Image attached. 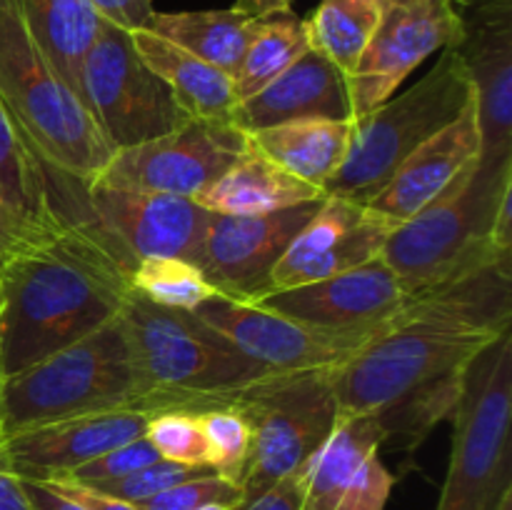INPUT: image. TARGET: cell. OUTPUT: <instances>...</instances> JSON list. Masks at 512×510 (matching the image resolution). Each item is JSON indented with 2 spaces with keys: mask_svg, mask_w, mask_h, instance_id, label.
I'll return each instance as SVG.
<instances>
[{
  "mask_svg": "<svg viewBox=\"0 0 512 510\" xmlns=\"http://www.w3.org/2000/svg\"><path fill=\"white\" fill-rule=\"evenodd\" d=\"M320 198H325L323 190L250 148L195 203L218 215H268Z\"/></svg>",
  "mask_w": 512,
  "mask_h": 510,
  "instance_id": "obj_24",
  "label": "cell"
},
{
  "mask_svg": "<svg viewBox=\"0 0 512 510\" xmlns=\"http://www.w3.org/2000/svg\"><path fill=\"white\" fill-rule=\"evenodd\" d=\"M205 443L210 450V468L220 478L240 485L250 453V425L235 405H215L198 410Z\"/></svg>",
  "mask_w": 512,
  "mask_h": 510,
  "instance_id": "obj_32",
  "label": "cell"
},
{
  "mask_svg": "<svg viewBox=\"0 0 512 510\" xmlns=\"http://www.w3.org/2000/svg\"><path fill=\"white\" fill-rule=\"evenodd\" d=\"M128 295V270L83 218L25 243L0 260L3 378L103 328Z\"/></svg>",
  "mask_w": 512,
  "mask_h": 510,
  "instance_id": "obj_1",
  "label": "cell"
},
{
  "mask_svg": "<svg viewBox=\"0 0 512 510\" xmlns=\"http://www.w3.org/2000/svg\"><path fill=\"white\" fill-rule=\"evenodd\" d=\"M130 38L140 58L168 83L190 118L230 120L238 100L228 73L145 28L133 30Z\"/></svg>",
  "mask_w": 512,
  "mask_h": 510,
  "instance_id": "obj_26",
  "label": "cell"
},
{
  "mask_svg": "<svg viewBox=\"0 0 512 510\" xmlns=\"http://www.w3.org/2000/svg\"><path fill=\"white\" fill-rule=\"evenodd\" d=\"M248 150V133L233 120L190 118L163 138L115 150L93 183L195 200Z\"/></svg>",
  "mask_w": 512,
  "mask_h": 510,
  "instance_id": "obj_12",
  "label": "cell"
},
{
  "mask_svg": "<svg viewBox=\"0 0 512 510\" xmlns=\"http://www.w3.org/2000/svg\"><path fill=\"white\" fill-rule=\"evenodd\" d=\"M0 103L55 173L88 185L115 148L30 35L15 0H0Z\"/></svg>",
  "mask_w": 512,
  "mask_h": 510,
  "instance_id": "obj_5",
  "label": "cell"
},
{
  "mask_svg": "<svg viewBox=\"0 0 512 510\" xmlns=\"http://www.w3.org/2000/svg\"><path fill=\"white\" fill-rule=\"evenodd\" d=\"M475 103L473 83L450 48L440 50L433 70L370 113L353 118L348 155L325 185V195L368 203L393 178L405 158Z\"/></svg>",
  "mask_w": 512,
  "mask_h": 510,
  "instance_id": "obj_7",
  "label": "cell"
},
{
  "mask_svg": "<svg viewBox=\"0 0 512 510\" xmlns=\"http://www.w3.org/2000/svg\"><path fill=\"white\" fill-rule=\"evenodd\" d=\"M450 418L453 445L435 510H498L512 490V330L468 365Z\"/></svg>",
  "mask_w": 512,
  "mask_h": 510,
  "instance_id": "obj_8",
  "label": "cell"
},
{
  "mask_svg": "<svg viewBox=\"0 0 512 510\" xmlns=\"http://www.w3.org/2000/svg\"><path fill=\"white\" fill-rule=\"evenodd\" d=\"M253 23V15L238 8L183 10V13H153L145 30L170 40L233 78L253 33Z\"/></svg>",
  "mask_w": 512,
  "mask_h": 510,
  "instance_id": "obj_28",
  "label": "cell"
},
{
  "mask_svg": "<svg viewBox=\"0 0 512 510\" xmlns=\"http://www.w3.org/2000/svg\"><path fill=\"white\" fill-rule=\"evenodd\" d=\"M58 208L63 218H83L113 248L123 268L153 255L193 260L210 213L193 198L83 185L55 173Z\"/></svg>",
  "mask_w": 512,
  "mask_h": 510,
  "instance_id": "obj_11",
  "label": "cell"
},
{
  "mask_svg": "<svg viewBox=\"0 0 512 510\" xmlns=\"http://www.w3.org/2000/svg\"><path fill=\"white\" fill-rule=\"evenodd\" d=\"M205 505H228V508H238L240 485L230 483V480L220 478L215 470H210V473L195 475V478L183 480V483L173 485V488L143 500V503H138L135 508L138 510H198V508H205Z\"/></svg>",
  "mask_w": 512,
  "mask_h": 510,
  "instance_id": "obj_35",
  "label": "cell"
},
{
  "mask_svg": "<svg viewBox=\"0 0 512 510\" xmlns=\"http://www.w3.org/2000/svg\"><path fill=\"white\" fill-rule=\"evenodd\" d=\"M230 405L250 425L240 505H248L275 483L303 470L340 420L330 370L273 373L238 390Z\"/></svg>",
  "mask_w": 512,
  "mask_h": 510,
  "instance_id": "obj_9",
  "label": "cell"
},
{
  "mask_svg": "<svg viewBox=\"0 0 512 510\" xmlns=\"http://www.w3.org/2000/svg\"><path fill=\"white\" fill-rule=\"evenodd\" d=\"M30 240H38V238H30V235L25 233V230L20 228V225L15 223L3 208H0V260L8 258L10 253L23 248V245L30 243Z\"/></svg>",
  "mask_w": 512,
  "mask_h": 510,
  "instance_id": "obj_41",
  "label": "cell"
},
{
  "mask_svg": "<svg viewBox=\"0 0 512 510\" xmlns=\"http://www.w3.org/2000/svg\"><path fill=\"white\" fill-rule=\"evenodd\" d=\"M480 160V125L475 103L465 108L440 133L425 140L400 163L393 178L383 185L368 208L388 215L390 220H410L415 213L428 208L433 200L448 193L455 180Z\"/></svg>",
  "mask_w": 512,
  "mask_h": 510,
  "instance_id": "obj_21",
  "label": "cell"
},
{
  "mask_svg": "<svg viewBox=\"0 0 512 510\" xmlns=\"http://www.w3.org/2000/svg\"><path fill=\"white\" fill-rule=\"evenodd\" d=\"M380 10L383 0H320L305 20L310 48L350 75L378 25Z\"/></svg>",
  "mask_w": 512,
  "mask_h": 510,
  "instance_id": "obj_30",
  "label": "cell"
},
{
  "mask_svg": "<svg viewBox=\"0 0 512 510\" xmlns=\"http://www.w3.org/2000/svg\"><path fill=\"white\" fill-rule=\"evenodd\" d=\"M290 5H293V0H235L233 8L243 10V13L253 15V18H263V15L290 10Z\"/></svg>",
  "mask_w": 512,
  "mask_h": 510,
  "instance_id": "obj_43",
  "label": "cell"
},
{
  "mask_svg": "<svg viewBox=\"0 0 512 510\" xmlns=\"http://www.w3.org/2000/svg\"><path fill=\"white\" fill-rule=\"evenodd\" d=\"M30 35L78 95L80 65L100 28V15L88 0H15ZM80 98V95H78Z\"/></svg>",
  "mask_w": 512,
  "mask_h": 510,
  "instance_id": "obj_27",
  "label": "cell"
},
{
  "mask_svg": "<svg viewBox=\"0 0 512 510\" xmlns=\"http://www.w3.org/2000/svg\"><path fill=\"white\" fill-rule=\"evenodd\" d=\"M458 35L448 45L475 93L480 163L512 158V0H453Z\"/></svg>",
  "mask_w": 512,
  "mask_h": 510,
  "instance_id": "obj_15",
  "label": "cell"
},
{
  "mask_svg": "<svg viewBox=\"0 0 512 510\" xmlns=\"http://www.w3.org/2000/svg\"><path fill=\"white\" fill-rule=\"evenodd\" d=\"M375 415H343L303 468L305 510H385L395 478L380 460Z\"/></svg>",
  "mask_w": 512,
  "mask_h": 510,
  "instance_id": "obj_19",
  "label": "cell"
},
{
  "mask_svg": "<svg viewBox=\"0 0 512 510\" xmlns=\"http://www.w3.org/2000/svg\"><path fill=\"white\" fill-rule=\"evenodd\" d=\"M168 403H135L50 420L0 438V470L18 480H58L95 455L145 435L150 418Z\"/></svg>",
  "mask_w": 512,
  "mask_h": 510,
  "instance_id": "obj_17",
  "label": "cell"
},
{
  "mask_svg": "<svg viewBox=\"0 0 512 510\" xmlns=\"http://www.w3.org/2000/svg\"><path fill=\"white\" fill-rule=\"evenodd\" d=\"M78 95L115 150L150 143L188 123L173 90L135 50L130 30L100 20L80 65Z\"/></svg>",
  "mask_w": 512,
  "mask_h": 510,
  "instance_id": "obj_10",
  "label": "cell"
},
{
  "mask_svg": "<svg viewBox=\"0 0 512 510\" xmlns=\"http://www.w3.org/2000/svg\"><path fill=\"white\" fill-rule=\"evenodd\" d=\"M310 118L353 120L348 75L313 48L230 113L245 133Z\"/></svg>",
  "mask_w": 512,
  "mask_h": 510,
  "instance_id": "obj_22",
  "label": "cell"
},
{
  "mask_svg": "<svg viewBox=\"0 0 512 510\" xmlns=\"http://www.w3.org/2000/svg\"><path fill=\"white\" fill-rule=\"evenodd\" d=\"M498 510H512V490L508 495H505L503 500H500V505H498Z\"/></svg>",
  "mask_w": 512,
  "mask_h": 510,
  "instance_id": "obj_44",
  "label": "cell"
},
{
  "mask_svg": "<svg viewBox=\"0 0 512 510\" xmlns=\"http://www.w3.org/2000/svg\"><path fill=\"white\" fill-rule=\"evenodd\" d=\"M138 378L148 390L230 405L238 390L275 370L248 358L190 310H173L130 290L118 313Z\"/></svg>",
  "mask_w": 512,
  "mask_h": 510,
  "instance_id": "obj_6",
  "label": "cell"
},
{
  "mask_svg": "<svg viewBox=\"0 0 512 510\" xmlns=\"http://www.w3.org/2000/svg\"><path fill=\"white\" fill-rule=\"evenodd\" d=\"M128 278L133 293L163 308L193 313L208 300L220 298L218 290L203 278L193 260L175 258V255H153L138 260Z\"/></svg>",
  "mask_w": 512,
  "mask_h": 510,
  "instance_id": "obj_31",
  "label": "cell"
},
{
  "mask_svg": "<svg viewBox=\"0 0 512 510\" xmlns=\"http://www.w3.org/2000/svg\"><path fill=\"white\" fill-rule=\"evenodd\" d=\"M95 8V13L108 23L118 25L123 30H140L148 28L153 18V0H88Z\"/></svg>",
  "mask_w": 512,
  "mask_h": 510,
  "instance_id": "obj_37",
  "label": "cell"
},
{
  "mask_svg": "<svg viewBox=\"0 0 512 510\" xmlns=\"http://www.w3.org/2000/svg\"><path fill=\"white\" fill-rule=\"evenodd\" d=\"M0 510H33L20 490L18 478L0 470Z\"/></svg>",
  "mask_w": 512,
  "mask_h": 510,
  "instance_id": "obj_42",
  "label": "cell"
},
{
  "mask_svg": "<svg viewBox=\"0 0 512 510\" xmlns=\"http://www.w3.org/2000/svg\"><path fill=\"white\" fill-rule=\"evenodd\" d=\"M353 120L310 118L248 133L250 148L278 163L295 178L323 190L348 155Z\"/></svg>",
  "mask_w": 512,
  "mask_h": 510,
  "instance_id": "obj_25",
  "label": "cell"
},
{
  "mask_svg": "<svg viewBox=\"0 0 512 510\" xmlns=\"http://www.w3.org/2000/svg\"><path fill=\"white\" fill-rule=\"evenodd\" d=\"M398 220L365 203L325 195L318 213L290 240L270 273L268 295L353 270L378 258Z\"/></svg>",
  "mask_w": 512,
  "mask_h": 510,
  "instance_id": "obj_18",
  "label": "cell"
},
{
  "mask_svg": "<svg viewBox=\"0 0 512 510\" xmlns=\"http://www.w3.org/2000/svg\"><path fill=\"white\" fill-rule=\"evenodd\" d=\"M38 483L50 485L55 493H60L63 498L73 500V503H78L80 508H85V510H138L133 503L110 498V495L100 493V490L90 488V485L73 483V480H38Z\"/></svg>",
  "mask_w": 512,
  "mask_h": 510,
  "instance_id": "obj_39",
  "label": "cell"
},
{
  "mask_svg": "<svg viewBox=\"0 0 512 510\" xmlns=\"http://www.w3.org/2000/svg\"><path fill=\"white\" fill-rule=\"evenodd\" d=\"M145 438L153 443L160 458L180 465L210 468V450L205 443L198 410L175 408L153 415L145 428Z\"/></svg>",
  "mask_w": 512,
  "mask_h": 510,
  "instance_id": "obj_33",
  "label": "cell"
},
{
  "mask_svg": "<svg viewBox=\"0 0 512 510\" xmlns=\"http://www.w3.org/2000/svg\"><path fill=\"white\" fill-rule=\"evenodd\" d=\"M0 208L30 235L43 238L63 228L55 175L28 135L0 103Z\"/></svg>",
  "mask_w": 512,
  "mask_h": 510,
  "instance_id": "obj_23",
  "label": "cell"
},
{
  "mask_svg": "<svg viewBox=\"0 0 512 510\" xmlns=\"http://www.w3.org/2000/svg\"><path fill=\"white\" fill-rule=\"evenodd\" d=\"M205 325L275 373L330 370L363 348L388 323L370 328H318L280 315L258 303L213 298L193 310Z\"/></svg>",
  "mask_w": 512,
  "mask_h": 510,
  "instance_id": "obj_13",
  "label": "cell"
},
{
  "mask_svg": "<svg viewBox=\"0 0 512 510\" xmlns=\"http://www.w3.org/2000/svg\"><path fill=\"white\" fill-rule=\"evenodd\" d=\"M325 198L268 215L210 213L193 263L220 298L258 303L290 240L318 213Z\"/></svg>",
  "mask_w": 512,
  "mask_h": 510,
  "instance_id": "obj_14",
  "label": "cell"
},
{
  "mask_svg": "<svg viewBox=\"0 0 512 510\" xmlns=\"http://www.w3.org/2000/svg\"><path fill=\"white\" fill-rule=\"evenodd\" d=\"M135 403H168L188 410L210 408L198 398L145 388L133 365L123 323L115 318L68 348L3 378L0 438L50 420Z\"/></svg>",
  "mask_w": 512,
  "mask_h": 510,
  "instance_id": "obj_4",
  "label": "cell"
},
{
  "mask_svg": "<svg viewBox=\"0 0 512 510\" xmlns=\"http://www.w3.org/2000/svg\"><path fill=\"white\" fill-rule=\"evenodd\" d=\"M0 385H3V370H0Z\"/></svg>",
  "mask_w": 512,
  "mask_h": 510,
  "instance_id": "obj_46",
  "label": "cell"
},
{
  "mask_svg": "<svg viewBox=\"0 0 512 510\" xmlns=\"http://www.w3.org/2000/svg\"><path fill=\"white\" fill-rule=\"evenodd\" d=\"M198 510H235V508H228V505H205V508H198Z\"/></svg>",
  "mask_w": 512,
  "mask_h": 510,
  "instance_id": "obj_45",
  "label": "cell"
},
{
  "mask_svg": "<svg viewBox=\"0 0 512 510\" xmlns=\"http://www.w3.org/2000/svg\"><path fill=\"white\" fill-rule=\"evenodd\" d=\"M235 510H305L303 470L288 475L270 490H265L260 498L250 500L248 505H240Z\"/></svg>",
  "mask_w": 512,
  "mask_h": 510,
  "instance_id": "obj_38",
  "label": "cell"
},
{
  "mask_svg": "<svg viewBox=\"0 0 512 510\" xmlns=\"http://www.w3.org/2000/svg\"><path fill=\"white\" fill-rule=\"evenodd\" d=\"M310 50L305 20L293 10L255 18L243 60L233 73L235 100H248Z\"/></svg>",
  "mask_w": 512,
  "mask_h": 510,
  "instance_id": "obj_29",
  "label": "cell"
},
{
  "mask_svg": "<svg viewBox=\"0 0 512 510\" xmlns=\"http://www.w3.org/2000/svg\"><path fill=\"white\" fill-rule=\"evenodd\" d=\"M500 335L440 318L413 295L390 325L330 368L340 418L383 413L420 395L458 400L468 365Z\"/></svg>",
  "mask_w": 512,
  "mask_h": 510,
  "instance_id": "obj_2",
  "label": "cell"
},
{
  "mask_svg": "<svg viewBox=\"0 0 512 510\" xmlns=\"http://www.w3.org/2000/svg\"><path fill=\"white\" fill-rule=\"evenodd\" d=\"M410 298L413 295L408 293L398 273L378 255L333 278L265 295L258 305L300 323L348 330L388 323Z\"/></svg>",
  "mask_w": 512,
  "mask_h": 510,
  "instance_id": "obj_20",
  "label": "cell"
},
{
  "mask_svg": "<svg viewBox=\"0 0 512 510\" xmlns=\"http://www.w3.org/2000/svg\"><path fill=\"white\" fill-rule=\"evenodd\" d=\"M213 468H198V465H180L173 460H155V463L145 465V468L133 470V473L123 475L115 480H103L90 488L100 490V493L110 495V498L125 500V503H143V500L153 498V495L163 493V490L173 488V485L183 483V480L195 478V475L210 473Z\"/></svg>",
  "mask_w": 512,
  "mask_h": 510,
  "instance_id": "obj_34",
  "label": "cell"
},
{
  "mask_svg": "<svg viewBox=\"0 0 512 510\" xmlns=\"http://www.w3.org/2000/svg\"><path fill=\"white\" fill-rule=\"evenodd\" d=\"M18 483H20V490H23L25 500H28L33 510H85L80 508L78 503H73V500L55 493L50 485L38 483V480H18Z\"/></svg>",
  "mask_w": 512,
  "mask_h": 510,
  "instance_id": "obj_40",
  "label": "cell"
},
{
  "mask_svg": "<svg viewBox=\"0 0 512 510\" xmlns=\"http://www.w3.org/2000/svg\"><path fill=\"white\" fill-rule=\"evenodd\" d=\"M380 258L410 295L512 260V158L465 170L448 193L403 220Z\"/></svg>",
  "mask_w": 512,
  "mask_h": 510,
  "instance_id": "obj_3",
  "label": "cell"
},
{
  "mask_svg": "<svg viewBox=\"0 0 512 510\" xmlns=\"http://www.w3.org/2000/svg\"><path fill=\"white\" fill-rule=\"evenodd\" d=\"M155 460H160L158 450L153 448V443H150L145 435H140V438L130 440V443H123L118 445V448H110L105 450V453L95 455L93 460L78 465L73 473H68L65 478L58 480H73V483L95 485L103 483V480L123 478V475L145 468V465L155 463Z\"/></svg>",
  "mask_w": 512,
  "mask_h": 510,
  "instance_id": "obj_36",
  "label": "cell"
},
{
  "mask_svg": "<svg viewBox=\"0 0 512 510\" xmlns=\"http://www.w3.org/2000/svg\"><path fill=\"white\" fill-rule=\"evenodd\" d=\"M458 35L453 0H383L380 20L348 75L353 118L388 100L405 78Z\"/></svg>",
  "mask_w": 512,
  "mask_h": 510,
  "instance_id": "obj_16",
  "label": "cell"
}]
</instances>
